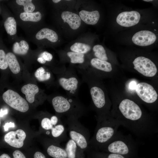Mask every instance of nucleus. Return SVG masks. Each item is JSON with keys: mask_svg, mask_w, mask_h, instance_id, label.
I'll use <instances>...</instances> for the list:
<instances>
[{"mask_svg": "<svg viewBox=\"0 0 158 158\" xmlns=\"http://www.w3.org/2000/svg\"><path fill=\"white\" fill-rule=\"evenodd\" d=\"M21 90L25 95L26 100L29 103H32L35 101V95L39 92V89L35 84L28 83L23 85Z\"/></svg>", "mask_w": 158, "mask_h": 158, "instance_id": "obj_20", "label": "nucleus"}, {"mask_svg": "<svg viewBox=\"0 0 158 158\" xmlns=\"http://www.w3.org/2000/svg\"><path fill=\"white\" fill-rule=\"evenodd\" d=\"M79 15L80 19L89 25L96 24L100 17L99 13L97 11L90 12L83 10L79 12Z\"/></svg>", "mask_w": 158, "mask_h": 158, "instance_id": "obj_19", "label": "nucleus"}, {"mask_svg": "<svg viewBox=\"0 0 158 158\" xmlns=\"http://www.w3.org/2000/svg\"><path fill=\"white\" fill-rule=\"evenodd\" d=\"M67 154V158H78L85 155L73 140L69 139L64 148Z\"/></svg>", "mask_w": 158, "mask_h": 158, "instance_id": "obj_17", "label": "nucleus"}, {"mask_svg": "<svg viewBox=\"0 0 158 158\" xmlns=\"http://www.w3.org/2000/svg\"><path fill=\"white\" fill-rule=\"evenodd\" d=\"M3 100L11 107L22 112H25L29 109L27 101L18 93L11 89L4 92L2 95Z\"/></svg>", "mask_w": 158, "mask_h": 158, "instance_id": "obj_9", "label": "nucleus"}, {"mask_svg": "<svg viewBox=\"0 0 158 158\" xmlns=\"http://www.w3.org/2000/svg\"><path fill=\"white\" fill-rule=\"evenodd\" d=\"M157 39L153 32L148 30H141L136 33L133 36L132 40L135 44L145 46L153 44Z\"/></svg>", "mask_w": 158, "mask_h": 158, "instance_id": "obj_14", "label": "nucleus"}, {"mask_svg": "<svg viewBox=\"0 0 158 158\" xmlns=\"http://www.w3.org/2000/svg\"><path fill=\"white\" fill-rule=\"evenodd\" d=\"M20 19L23 21L37 22L42 18L41 13L37 11L34 13H21L20 15Z\"/></svg>", "mask_w": 158, "mask_h": 158, "instance_id": "obj_27", "label": "nucleus"}, {"mask_svg": "<svg viewBox=\"0 0 158 158\" xmlns=\"http://www.w3.org/2000/svg\"><path fill=\"white\" fill-rule=\"evenodd\" d=\"M78 72L82 76V80L87 84L94 107L97 113V118L107 114V102L105 94L101 87L94 84L90 74L87 71L78 68Z\"/></svg>", "mask_w": 158, "mask_h": 158, "instance_id": "obj_5", "label": "nucleus"}, {"mask_svg": "<svg viewBox=\"0 0 158 158\" xmlns=\"http://www.w3.org/2000/svg\"><path fill=\"white\" fill-rule=\"evenodd\" d=\"M152 1L153 0H143V1H147V2Z\"/></svg>", "mask_w": 158, "mask_h": 158, "instance_id": "obj_42", "label": "nucleus"}, {"mask_svg": "<svg viewBox=\"0 0 158 158\" xmlns=\"http://www.w3.org/2000/svg\"><path fill=\"white\" fill-rule=\"evenodd\" d=\"M90 64L91 66V68H93L103 72H110L112 70V66L110 63L97 58L92 59L90 61Z\"/></svg>", "mask_w": 158, "mask_h": 158, "instance_id": "obj_22", "label": "nucleus"}, {"mask_svg": "<svg viewBox=\"0 0 158 158\" xmlns=\"http://www.w3.org/2000/svg\"><path fill=\"white\" fill-rule=\"evenodd\" d=\"M6 56L8 66L11 71L14 74L18 73L20 71V67L16 56L13 53L9 52Z\"/></svg>", "mask_w": 158, "mask_h": 158, "instance_id": "obj_23", "label": "nucleus"}, {"mask_svg": "<svg viewBox=\"0 0 158 158\" xmlns=\"http://www.w3.org/2000/svg\"><path fill=\"white\" fill-rule=\"evenodd\" d=\"M47 144L46 147L47 155L51 158H67V154L64 148L56 142Z\"/></svg>", "mask_w": 158, "mask_h": 158, "instance_id": "obj_15", "label": "nucleus"}, {"mask_svg": "<svg viewBox=\"0 0 158 158\" xmlns=\"http://www.w3.org/2000/svg\"><path fill=\"white\" fill-rule=\"evenodd\" d=\"M4 27L8 34L10 35H15L17 32V24L13 17L7 18L4 23Z\"/></svg>", "mask_w": 158, "mask_h": 158, "instance_id": "obj_26", "label": "nucleus"}, {"mask_svg": "<svg viewBox=\"0 0 158 158\" xmlns=\"http://www.w3.org/2000/svg\"><path fill=\"white\" fill-rule=\"evenodd\" d=\"M66 55L69 59L70 62L72 64H83L85 62L84 54L72 51H68Z\"/></svg>", "mask_w": 158, "mask_h": 158, "instance_id": "obj_28", "label": "nucleus"}, {"mask_svg": "<svg viewBox=\"0 0 158 158\" xmlns=\"http://www.w3.org/2000/svg\"><path fill=\"white\" fill-rule=\"evenodd\" d=\"M72 67L64 68L58 75V82L67 96L78 97L79 88L83 83Z\"/></svg>", "mask_w": 158, "mask_h": 158, "instance_id": "obj_7", "label": "nucleus"}, {"mask_svg": "<svg viewBox=\"0 0 158 158\" xmlns=\"http://www.w3.org/2000/svg\"><path fill=\"white\" fill-rule=\"evenodd\" d=\"M29 48L27 42L24 40H22L20 42H15L13 45L12 49L15 54L25 55L28 53Z\"/></svg>", "mask_w": 158, "mask_h": 158, "instance_id": "obj_24", "label": "nucleus"}, {"mask_svg": "<svg viewBox=\"0 0 158 158\" xmlns=\"http://www.w3.org/2000/svg\"><path fill=\"white\" fill-rule=\"evenodd\" d=\"M26 135L25 132L21 129L15 131H11L4 136L5 141L10 146L16 148H20L24 145V141Z\"/></svg>", "mask_w": 158, "mask_h": 158, "instance_id": "obj_13", "label": "nucleus"}, {"mask_svg": "<svg viewBox=\"0 0 158 158\" xmlns=\"http://www.w3.org/2000/svg\"><path fill=\"white\" fill-rule=\"evenodd\" d=\"M85 153L88 158H128L120 154L97 150L90 148Z\"/></svg>", "mask_w": 158, "mask_h": 158, "instance_id": "obj_18", "label": "nucleus"}, {"mask_svg": "<svg viewBox=\"0 0 158 158\" xmlns=\"http://www.w3.org/2000/svg\"><path fill=\"white\" fill-rule=\"evenodd\" d=\"M8 110L6 109L3 110L2 109H1L0 111V117H3L4 115L8 113Z\"/></svg>", "mask_w": 158, "mask_h": 158, "instance_id": "obj_38", "label": "nucleus"}, {"mask_svg": "<svg viewBox=\"0 0 158 158\" xmlns=\"http://www.w3.org/2000/svg\"><path fill=\"white\" fill-rule=\"evenodd\" d=\"M15 126V124L13 123L10 122L9 123H5L4 126V128L5 131L8 130V128L10 127H14Z\"/></svg>", "mask_w": 158, "mask_h": 158, "instance_id": "obj_36", "label": "nucleus"}, {"mask_svg": "<svg viewBox=\"0 0 158 158\" xmlns=\"http://www.w3.org/2000/svg\"><path fill=\"white\" fill-rule=\"evenodd\" d=\"M135 90L139 97L146 103H153L157 99L158 95L156 91L151 85L148 83H139L137 85Z\"/></svg>", "mask_w": 158, "mask_h": 158, "instance_id": "obj_11", "label": "nucleus"}, {"mask_svg": "<svg viewBox=\"0 0 158 158\" xmlns=\"http://www.w3.org/2000/svg\"><path fill=\"white\" fill-rule=\"evenodd\" d=\"M66 123L67 125V132L70 138L75 141L81 150L85 153L89 148L90 133L74 117L66 118Z\"/></svg>", "mask_w": 158, "mask_h": 158, "instance_id": "obj_6", "label": "nucleus"}, {"mask_svg": "<svg viewBox=\"0 0 158 158\" xmlns=\"http://www.w3.org/2000/svg\"><path fill=\"white\" fill-rule=\"evenodd\" d=\"M93 50L95 56L100 60L107 61L108 59L105 50L103 47L100 45H97L94 46Z\"/></svg>", "mask_w": 158, "mask_h": 158, "instance_id": "obj_30", "label": "nucleus"}, {"mask_svg": "<svg viewBox=\"0 0 158 158\" xmlns=\"http://www.w3.org/2000/svg\"><path fill=\"white\" fill-rule=\"evenodd\" d=\"M61 1L60 0H53L52 1L54 3H57L60 2Z\"/></svg>", "mask_w": 158, "mask_h": 158, "instance_id": "obj_40", "label": "nucleus"}, {"mask_svg": "<svg viewBox=\"0 0 158 158\" xmlns=\"http://www.w3.org/2000/svg\"><path fill=\"white\" fill-rule=\"evenodd\" d=\"M78 158H87H87H85V155H84L78 157Z\"/></svg>", "mask_w": 158, "mask_h": 158, "instance_id": "obj_41", "label": "nucleus"}, {"mask_svg": "<svg viewBox=\"0 0 158 158\" xmlns=\"http://www.w3.org/2000/svg\"><path fill=\"white\" fill-rule=\"evenodd\" d=\"M118 109V114L112 116L136 136L146 137L157 133V121L144 115L140 107L133 101L123 100Z\"/></svg>", "mask_w": 158, "mask_h": 158, "instance_id": "obj_1", "label": "nucleus"}, {"mask_svg": "<svg viewBox=\"0 0 158 158\" xmlns=\"http://www.w3.org/2000/svg\"><path fill=\"white\" fill-rule=\"evenodd\" d=\"M51 102L57 116L60 118L72 117L79 119L88 111L87 107L78 97L59 95L53 97Z\"/></svg>", "mask_w": 158, "mask_h": 158, "instance_id": "obj_3", "label": "nucleus"}, {"mask_svg": "<svg viewBox=\"0 0 158 158\" xmlns=\"http://www.w3.org/2000/svg\"><path fill=\"white\" fill-rule=\"evenodd\" d=\"M137 85L135 81H132L130 83L129 87L131 90H135Z\"/></svg>", "mask_w": 158, "mask_h": 158, "instance_id": "obj_37", "label": "nucleus"}, {"mask_svg": "<svg viewBox=\"0 0 158 158\" xmlns=\"http://www.w3.org/2000/svg\"><path fill=\"white\" fill-rule=\"evenodd\" d=\"M13 158H27L25 154L19 150L14 151L12 153Z\"/></svg>", "mask_w": 158, "mask_h": 158, "instance_id": "obj_34", "label": "nucleus"}, {"mask_svg": "<svg viewBox=\"0 0 158 158\" xmlns=\"http://www.w3.org/2000/svg\"><path fill=\"white\" fill-rule=\"evenodd\" d=\"M0 126H1V120L0 118Z\"/></svg>", "mask_w": 158, "mask_h": 158, "instance_id": "obj_43", "label": "nucleus"}, {"mask_svg": "<svg viewBox=\"0 0 158 158\" xmlns=\"http://www.w3.org/2000/svg\"><path fill=\"white\" fill-rule=\"evenodd\" d=\"M98 151L118 154L128 158H141L138 154L137 143L131 135H124L118 131Z\"/></svg>", "mask_w": 158, "mask_h": 158, "instance_id": "obj_4", "label": "nucleus"}, {"mask_svg": "<svg viewBox=\"0 0 158 158\" xmlns=\"http://www.w3.org/2000/svg\"><path fill=\"white\" fill-rule=\"evenodd\" d=\"M33 158H47V156L42 152L37 151L33 154Z\"/></svg>", "mask_w": 158, "mask_h": 158, "instance_id": "obj_35", "label": "nucleus"}, {"mask_svg": "<svg viewBox=\"0 0 158 158\" xmlns=\"http://www.w3.org/2000/svg\"><path fill=\"white\" fill-rule=\"evenodd\" d=\"M133 63L134 68L145 76L153 77L157 72L155 64L147 58L143 56L138 57L135 59Z\"/></svg>", "mask_w": 158, "mask_h": 158, "instance_id": "obj_10", "label": "nucleus"}, {"mask_svg": "<svg viewBox=\"0 0 158 158\" xmlns=\"http://www.w3.org/2000/svg\"><path fill=\"white\" fill-rule=\"evenodd\" d=\"M34 75L37 80L42 82H48L51 79V72L47 71L43 67L38 68L35 73Z\"/></svg>", "mask_w": 158, "mask_h": 158, "instance_id": "obj_25", "label": "nucleus"}, {"mask_svg": "<svg viewBox=\"0 0 158 158\" xmlns=\"http://www.w3.org/2000/svg\"><path fill=\"white\" fill-rule=\"evenodd\" d=\"M97 124L93 137L90 139V148L98 150L108 142L118 131L119 122L108 113L97 118Z\"/></svg>", "mask_w": 158, "mask_h": 158, "instance_id": "obj_2", "label": "nucleus"}, {"mask_svg": "<svg viewBox=\"0 0 158 158\" xmlns=\"http://www.w3.org/2000/svg\"><path fill=\"white\" fill-rule=\"evenodd\" d=\"M31 0H16V3L24 7V11L25 13H32L35 9L34 5Z\"/></svg>", "mask_w": 158, "mask_h": 158, "instance_id": "obj_31", "label": "nucleus"}, {"mask_svg": "<svg viewBox=\"0 0 158 158\" xmlns=\"http://www.w3.org/2000/svg\"><path fill=\"white\" fill-rule=\"evenodd\" d=\"M91 49V47L88 45L84 43L76 42L70 47L71 51L85 54L88 52Z\"/></svg>", "mask_w": 158, "mask_h": 158, "instance_id": "obj_29", "label": "nucleus"}, {"mask_svg": "<svg viewBox=\"0 0 158 158\" xmlns=\"http://www.w3.org/2000/svg\"><path fill=\"white\" fill-rule=\"evenodd\" d=\"M35 37L38 40L47 39L53 42H56L58 38L57 34L54 31L47 28L40 30L36 34Z\"/></svg>", "mask_w": 158, "mask_h": 158, "instance_id": "obj_21", "label": "nucleus"}, {"mask_svg": "<svg viewBox=\"0 0 158 158\" xmlns=\"http://www.w3.org/2000/svg\"><path fill=\"white\" fill-rule=\"evenodd\" d=\"M140 18V14L137 11H125L118 15L116 20L117 23L121 26L129 27L138 23Z\"/></svg>", "mask_w": 158, "mask_h": 158, "instance_id": "obj_12", "label": "nucleus"}, {"mask_svg": "<svg viewBox=\"0 0 158 158\" xmlns=\"http://www.w3.org/2000/svg\"><path fill=\"white\" fill-rule=\"evenodd\" d=\"M41 126L45 130L46 135L51 136L56 141H59L66 136L67 128L62 122L57 125L53 124L50 120V116H45L41 121Z\"/></svg>", "mask_w": 158, "mask_h": 158, "instance_id": "obj_8", "label": "nucleus"}, {"mask_svg": "<svg viewBox=\"0 0 158 158\" xmlns=\"http://www.w3.org/2000/svg\"><path fill=\"white\" fill-rule=\"evenodd\" d=\"M64 23H67L73 30L78 29L81 23V19L77 14L69 11H64L61 15Z\"/></svg>", "mask_w": 158, "mask_h": 158, "instance_id": "obj_16", "label": "nucleus"}, {"mask_svg": "<svg viewBox=\"0 0 158 158\" xmlns=\"http://www.w3.org/2000/svg\"><path fill=\"white\" fill-rule=\"evenodd\" d=\"M39 57H41L46 62L51 61L53 59L52 55L47 51H44L41 53Z\"/></svg>", "mask_w": 158, "mask_h": 158, "instance_id": "obj_33", "label": "nucleus"}, {"mask_svg": "<svg viewBox=\"0 0 158 158\" xmlns=\"http://www.w3.org/2000/svg\"><path fill=\"white\" fill-rule=\"evenodd\" d=\"M8 67L6 54L4 51L0 49V69L5 70Z\"/></svg>", "mask_w": 158, "mask_h": 158, "instance_id": "obj_32", "label": "nucleus"}, {"mask_svg": "<svg viewBox=\"0 0 158 158\" xmlns=\"http://www.w3.org/2000/svg\"><path fill=\"white\" fill-rule=\"evenodd\" d=\"M0 158H11V157L6 154L4 153L0 156Z\"/></svg>", "mask_w": 158, "mask_h": 158, "instance_id": "obj_39", "label": "nucleus"}]
</instances>
